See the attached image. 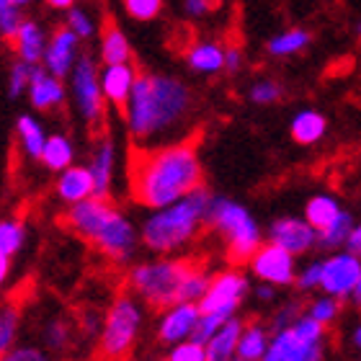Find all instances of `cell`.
I'll use <instances>...</instances> for the list:
<instances>
[{
  "label": "cell",
  "instance_id": "cell-1",
  "mask_svg": "<svg viewBox=\"0 0 361 361\" xmlns=\"http://www.w3.org/2000/svg\"><path fill=\"white\" fill-rule=\"evenodd\" d=\"M204 186V168L194 140L137 147L129 163V196L145 209H160Z\"/></svg>",
  "mask_w": 361,
  "mask_h": 361
},
{
  "label": "cell",
  "instance_id": "cell-2",
  "mask_svg": "<svg viewBox=\"0 0 361 361\" xmlns=\"http://www.w3.org/2000/svg\"><path fill=\"white\" fill-rule=\"evenodd\" d=\"M191 106V88L180 78L140 73L121 116L137 147H155L166 145L168 137L188 119Z\"/></svg>",
  "mask_w": 361,
  "mask_h": 361
},
{
  "label": "cell",
  "instance_id": "cell-3",
  "mask_svg": "<svg viewBox=\"0 0 361 361\" xmlns=\"http://www.w3.org/2000/svg\"><path fill=\"white\" fill-rule=\"evenodd\" d=\"M62 225L80 240L90 243L111 264L119 266L129 264L137 248L142 245L135 222L119 207H114L109 199L101 196H88L83 202L70 204L62 214Z\"/></svg>",
  "mask_w": 361,
  "mask_h": 361
},
{
  "label": "cell",
  "instance_id": "cell-4",
  "mask_svg": "<svg viewBox=\"0 0 361 361\" xmlns=\"http://www.w3.org/2000/svg\"><path fill=\"white\" fill-rule=\"evenodd\" d=\"M212 194L207 188H196L178 202L152 209L140 227L142 245L155 256H176L199 238L207 225Z\"/></svg>",
  "mask_w": 361,
  "mask_h": 361
},
{
  "label": "cell",
  "instance_id": "cell-5",
  "mask_svg": "<svg viewBox=\"0 0 361 361\" xmlns=\"http://www.w3.org/2000/svg\"><path fill=\"white\" fill-rule=\"evenodd\" d=\"M194 261L176 256H160L145 264H137L129 269L127 286L129 292L152 310H166L176 302H180L186 276L194 269Z\"/></svg>",
  "mask_w": 361,
  "mask_h": 361
},
{
  "label": "cell",
  "instance_id": "cell-6",
  "mask_svg": "<svg viewBox=\"0 0 361 361\" xmlns=\"http://www.w3.org/2000/svg\"><path fill=\"white\" fill-rule=\"evenodd\" d=\"M145 325L142 300L132 292L119 294L109 305L98 333L96 361H129Z\"/></svg>",
  "mask_w": 361,
  "mask_h": 361
},
{
  "label": "cell",
  "instance_id": "cell-7",
  "mask_svg": "<svg viewBox=\"0 0 361 361\" xmlns=\"http://www.w3.org/2000/svg\"><path fill=\"white\" fill-rule=\"evenodd\" d=\"M207 227L222 235L227 258L235 266L248 264L253 253L264 245V235H261V227L253 219V214L243 204L233 202L227 196H212Z\"/></svg>",
  "mask_w": 361,
  "mask_h": 361
},
{
  "label": "cell",
  "instance_id": "cell-8",
  "mask_svg": "<svg viewBox=\"0 0 361 361\" xmlns=\"http://www.w3.org/2000/svg\"><path fill=\"white\" fill-rule=\"evenodd\" d=\"M70 96L75 104L78 116L83 119L88 129H98L104 124L106 116V96L101 88V68L98 60L90 52L80 54V60L75 62V68L70 73Z\"/></svg>",
  "mask_w": 361,
  "mask_h": 361
},
{
  "label": "cell",
  "instance_id": "cell-9",
  "mask_svg": "<svg viewBox=\"0 0 361 361\" xmlns=\"http://www.w3.org/2000/svg\"><path fill=\"white\" fill-rule=\"evenodd\" d=\"M250 292V281L240 269H225L212 276V284L202 297V312H230L235 315Z\"/></svg>",
  "mask_w": 361,
  "mask_h": 361
},
{
  "label": "cell",
  "instance_id": "cell-10",
  "mask_svg": "<svg viewBox=\"0 0 361 361\" xmlns=\"http://www.w3.org/2000/svg\"><path fill=\"white\" fill-rule=\"evenodd\" d=\"M361 276V256L354 250H333L323 258V276H320V292L331 294L336 300H351Z\"/></svg>",
  "mask_w": 361,
  "mask_h": 361
},
{
  "label": "cell",
  "instance_id": "cell-11",
  "mask_svg": "<svg viewBox=\"0 0 361 361\" xmlns=\"http://www.w3.org/2000/svg\"><path fill=\"white\" fill-rule=\"evenodd\" d=\"M248 266H250V274H253L258 281H264V284L289 286V284H294V279H297V256L271 240L264 243V245L253 253Z\"/></svg>",
  "mask_w": 361,
  "mask_h": 361
},
{
  "label": "cell",
  "instance_id": "cell-12",
  "mask_svg": "<svg viewBox=\"0 0 361 361\" xmlns=\"http://www.w3.org/2000/svg\"><path fill=\"white\" fill-rule=\"evenodd\" d=\"M202 320L199 302H176L163 310L158 320V341L163 346H176L180 341L194 338L196 325Z\"/></svg>",
  "mask_w": 361,
  "mask_h": 361
},
{
  "label": "cell",
  "instance_id": "cell-13",
  "mask_svg": "<svg viewBox=\"0 0 361 361\" xmlns=\"http://www.w3.org/2000/svg\"><path fill=\"white\" fill-rule=\"evenodd\" d=\"M80 42L83 39L78 37L75 31L70 29L68 23H62L57 29L49 34V42H47V52H44V65L49 73L60 78H70L73 68H75V62L80 60Z\"/></svg>",
  "mask_w": 361,
  "mask_h": 361
},
{
  "label": "cell",
  "instance_id": "cell-14",
  "mask_svg": "<svg viewBox=\"0 0 361 361\" xmlns=\"http://www.w3.org/2000/svg\"><path fill=\"white\" fill-rule=\"evenodd\" d=\"M317 230L305 217H279L269 225V240L294 256H305L317 248Z\"/></svg>",
  "mask_w": 361,
  "mask_h": 361
},
{
  "label": "cell",
  "instance_id": "cell-15",
  "mask_svg": "<svg viewBox=\"0 0 361 361\" xmlns=\"http://www.w3.org/2000/svg\"><path fill=\"white\" fill-rule=\"evenodd\" d=\"M68 90L70 88L65 85V78L49 73L44 65H34L26 98H29L31 109H37V111H54L68 101Z\"/></svg>",
  "mask_w": 361,
  "mask_h": 361
},
{
  "label": "cell",
  "instance_id": "cell-16",
  "mask_svg": "<svg viewBox=\"0 0 361 361\" xmlns=\"http://www.w3.org/2000/svg\"><path fill=\"white\" fill-rule=\"evenodd\" d=\"M271 351L279 361H323L325 341H307L294 333L292 325L279 328L271 336Z\"/></svg>",
  "mask_w": 361,
  "mask_h": 361
},
{
  "label": "cell",
  "instance_id": "cell-17",
  "mask_svg": "<svg viewBox=\"0 0 361 361\" xmlns=\"http://www.w3.org/2000/svg\"><path fill=\"white\" fill-rule=\"evenodd\" d=\"M137 68L132 62H116V65H104L101 68V88H104L106 104L124 111L132 96V88L137 83Z\"/></svg>",
  "mask_w": 361,
  "mask_h": 361
},
{
  "label": "cell",
  "instance_id": "cell-18",
  "mask_svg": "<svg viewBox=\"0 0 361 361\" xmlns=\"http://www.w3.org/2000/svg\"><path fill=\"white\" fill-rule=\"evenodd\" d=\"M88 168L96 183V196L109 199L114 186V171H116V142L111 135H101L90 150Z\"/></svg>",
  "mask_w": 361,
  "mask_h": 361
},
{
  "label": "cell",
  "instance_id": "cell-19",
  "mask_svg": "<svg viewBox=\"0 0 361 361\" xmlns=\"http://www.w3.org/2000/svg\"><path fill=\"white\" fill-rule=\"evenodd\" d=\"M54 196H57L65 207L83 202V199H88V196H96V183H93L90 168L88 166H70V168H65L62 173H57V180H54Z\"/></svg>",
  "mask_w": 361,
  "mask_h": 361
},
{
  "label": "cell",
  "instance_id": "cell-20",
  "mask_svg": "<svg viewBox=\"0 0 361 361\" xmlns=\"http://www.w3.org/2000/svg\"><path fill=\"white\" fill-rule=\"evenodd\" d=\"M47 42H49V34L44 31V26L34 18H26L21 23V29L16 31V37L11 39V47L16 52V60L29 62V65H42Z\"/></svg>",
  "mask_w": 361,
  "mask_h": 361
},
{
  "label": "cell",
  "instance_id": "cell-21",
  "mask_svg": "<svg viewBox=\"0 0 361 361\" xmlns=\"http://www.w3.org/2000/svg\"><path fill=\"white\" fill-rule=\"evenodd\" d=\"M243 320L238 315L230 317L204 346H207V361H235L238 359V341L243 333Z\"/></svg>",
  "mask_w": 361,
  "mask_h": 361
},
{
  "label": "cell",
  "instance_id": "cell-22",
  "mask_svg": "<svg viewBox=\"0 0 361 361\" xmlns=\"http://www.w3.org/2000/svg\"><path fill=\"white\" fill-rule=\"evenodd\" d=\"M98 60L101 65H116V62H132V44L127 34L114 21L101 26V44H98Z\"/></svg>",
  "mask_w": 361,
  "mask_h": 361
},
{
  "label": "cell",
  "instance_id": "cell-23",
  "mask_svg": "<svg viewBox=\"0 0 361 361\" xmlns=\"http://www.w3.org/2000/svg\"><path fill=\"white\" fill-rule=\"evenodd\" d=\"M39 163H42L49 173H62L65 168L75 166V142H73L68 135H62V132L49 135Z\"/></svg>",
  "mask_w": 361,
  "mask_h": 361
},
{
  "label": "cell",
  "instance_id": "cell-24",
  "mask_svg": "<svg viewBox=\"0 0 361 361\" xmlns=\"http://www.w3.org/2000/svg\"><path fill=\"white\" fill-rule=\"evenodd\" d=\"M186 65L199 75H214L225 70V49L217 42H196L188 47Z\"/></svg>",
  "mask_w": 361,
  "mask_h": 361
},
{
  "label": "cell",
  "instance_id": "cell-25",
  "mask_svg": "<svg viewBox=\"0 0 361 361\" xmlns=\"http://www.w3.org/2000/svg\"><path fill=\"white\" fill-rule=\"evenodd\" d=\"M16 137H18V145H21L23 155L39 163L47 137H49L44 132V124H42L34 114H21V116L16 119Z\"/></svg>",
  "mask_w": 361,
  "mask_h": 361
},
{
  "label": "cell",
  "instance_id": "cell-26",
  "mask_svg": "<svg viewBox=\"0 0 361 361\" xmlns=\"http://www.w3.org/2000/svg\"><path fill=\"white\" fill-rule=\"evenodd\" d=\"M271 348V333L261 323L243 325L240 341H238V359L243 361H261Z\"/></svg>",
  "mask_w": 361,
  "mask_h": 361
},
{
  "label": "cell",
  "instance_id": "cell-27",
  "mask_svg": "<svg viewBox=\"0 0 361 361\" xmlns=\"http://www.w3.org/2000/svg\"><path fill=\"white\" fill-rule=\"evenodd\" d=\"M325 129H328V121L320 111L315 109H305L292 119V140L300 145H315L325 137Z\"/></svg>",
  "mask_w": 361,
  "mask_h": 361
},
{
  "label": "cell",
  "instance_id": "cell-28",
  "mask_svg": "<svg viewBox=\"0 0 361 361\" xmlns=\"http://www.w3.org/2000/svg\"><path fill=\"white\" fill-rule=\"evenodd\" d=\"M341 212L343 209H341V204L336 202L333 196L317 194V196H312L307 202V207H305V219L320 233V230H325V227L333 225V222L341 217Z\"/></svg>",
  "mask_w": 361,
  "mask_h": 361
},
{
  "label": "cell",
  "instance_id": "cell-29",
  "mask_svg": "<svg viewBox=\"0 0 361 361\" xmlns=\"http://www.w3.org/2000/svg\"><path fill=\"white\" fill-rule=\"evenodd\" d=\"M18 331H21V307L16 302H3L0 305V356L16 348Z\"/></svg>",
  "mask_w": 361,
  "mask_h": 361
},
{
  "label": "cell",
  "instance_id": "cell-30",
  "mask_svg": "<svg viewBox=\"0 0 361 361\" xmlns=\"http://www.w3.org/2000/svg\"><path fill=\"white\" fill-rule=\"evenodd\" d=\"M354 217L348 214V212H341V217L333 222V225H328L325 230H320V235H317V245L325 250H341L346 248L348 238H351V233H354Z\"/></svg>",
  "mask_w": 361,
  "mask_h": 361
},
{
  "label": "cell",
  "instance_id": "cell-31",
  "mask_svg": "<svg viewBox=\"0 0 361 361\" xmlns=\"http://www.w3.org/2000/svg\"><path fill=\"white\" fill-rule=\"evenodd\" d=\"M23 243H26V225L21 219H0V253L13 258L23 248Z\"/></svg>",
  "mask_w": 361,
  "mask_h": 361
},
{
  "label": "cell",
  "instance_id": "cell-32",
  "mask_svg": "<svg viewBox=\"0 0 361 361\" xmlns=\"http://www.w3.org/2000/svg\"><path fill=\"white\" fill-rule=\"evenodd\" d=\"M310 31L305 29H289L284 34H279L269 42V52L276 54V57H289V54L302 52L305 47L310 44Z\"/></svg>",
  "mask_w": 361,
  "mask_h": 361
},
{
  "label": "cell",
  "instance_id": "cell-33",
  "mask_svg": "<svg viewBox=\"0 0 361 361\" xmlns=\"http://www.w3.org/2000/svg\"><path fill=\"white\" fill-rule=\"evenodd\" d=\"M23 21H26V16H23L21 6H16L13 0H0V39L3 42H11Z\"/></svg>",
  "mask_w": 361,
  "mask_h": 361
},
{
  "label": "cell",
  "instance_id": "cell-34",
  "mask_svg": "<svg viewBox=\"0 0 361 361\" xmlns=\"http://www.w3.org/2000/svg\"><path fill=\"white\" fill-rule=\"evenodd\" d=\"M65 23H68L70 29L75 31L83 42L90 37H96V31H98L96 18H93L88 8H83V6H73L70 11H65Z\"/></svg>",
  "mask_w": 361,
  "mask_h": 361
},
{
  "label": "cell",
  "instance_id": "cell-35",
  "mask_svg": "<svg viewBox=\"0 0 361 361\" xmlns=\"http://www.w3.org/2000/svg\"><path fill=\"white\" fill-rule=\"evenodd\" d=\"M305 312H307L310 317H315L317 323L333 325L341 315V300H336L331 294H323V297H315V300L310 302Z\"/></svg>",
  "mask_w": 361,
  "mask_h": 361
},
{
  "label": "cell",
  "instance_id": "cell-36",
  "mask_svg": "<svg viewBox=\"0 0 361 361\" xmlns=\"http://www.w3.org/2000/svg\"><path fill=\"white\" fill-rule=\"evenodd\" d=\"M70 341H73V325L68 320H62V317H54L49 323L44 325V343L47 348H52V351H65L70 346Z\"/></svg>",
  "mask_w": 361,
  "mask_h": 361
},
{
  "label": "cell",
  "instance_id": "cell-37",
  "mask_svg": "<svg viewBox=\"0 0 361 361\" xmlns=\"http://www.w3.org/2000/svg\"><path fill=\"white\" fill-rule=\"evenodd\" d=\"M31 73H34V65L16 60L11 65V70H8V96L11 98L26 96V90H29L31 83Z\"/></svg>",
  "mask_w": 361,
  "mask_h": 361
},
{
  "label": "cell",
  "instance_id": "cell-38",
  "mask_svg": "<svg viewBox=\"0 0 361 361\" xmlns=\"http://www.w3.org/2000/svg\"><path fill=\"white\" fill-rule=\"evenodd\" d=\"M124 6V13L135 21H155L160 13H163V6L166 0H121Z\"/></svg>",
  "mask_w": 361,
  "mask_h": 361
},
{
  "label": "cell",
  "instance_id": "cell-39",
  "mask_svg": "<svg viewBox=\"0 0 361 361\" xmlns=\"http://www.w3.org/2000/svg\"><path fill=\"white\" fill-rule=\"evenodd\" d=\"M166 359L168 361H207V346L199 343L196 338L180 341V343L171 346Z\"/></svg>",
  "mask_w": 361,
  "mask_h": 361
},
{
  "label": "cell",
  "instance_id": "cell-40",
  "mask_svg": "<svg viewBox=\"0 0 361 361\" xmlns=\"http://www.w3.org/2000/svg\"><path fill=\"white\" fill-rule=\"evenodd\" d=\"M248 98L258 106H269L281 98V85L276 80H258V83L250 85Z\"/></svg>",
  "mask_w": 361,
  "mask_h": 361
},
{
  "label": "cell",
  "instance_id": "cell-41",
  "mask_svg": "<svg viewBox=\"0 0 361 361\" xmlns=\"http://www.w3.org/2000/svg\"><path fill=\"white\" fill-rule=\"evenodd\" d=\"M320 276H323V261H312L302 271H297V289L302 292H312V289H320Z\"/></svg>",
  "mask_w": 361,
  "mask_h": 361
},
{
  "label": "cell",
  "instance_id": "cell-42",
  "mask_svg": "<svg viewBox=\"0 0 361 361\" xmlns=\"http://www.w3.org/2000/svg\"><path fill=\"white\" fill-rule=\"evenodd\" d=\"M0 361H49V356L37 346H16L6 356H0Z\"/></svg>",
  "mask_w": 361,
  "mask_h": 361
},
{
  "label": "cell",
  "instance_id": "cell-43",
  "mask_svg": "<svg viewBox=\"0 0 361 361\" xmlns=\"http://www.w3.org/2000/svg\"><path fill=\"white\" fill-rule=\"evenodd\" d=\"M300 315H302L300 302H286V305H281V307L276 310V315H274V331L292 325Z\"/></svg>",
  "mask_w": 361,
  "mask_h": 361
},
{
  "label": "cell",
  "instance_id": "cell-44",
  "mask_svg": "<svg viewBox=\"0 0 361 361\" xmlns=\"http://www.w3.org/2000/svg\"><path fill=\"white\" fill-rule=\"evenodd\" d=\"M217 8V0H183V11L191 18H202Z\"/></svg>",
  "mask_w": 361,
  "mask_h": 361
},
{
  "label": "cell",
  "instance_id": "cell-45",
  "mask_svg": "<svg viewBox=\"0 0 361 361\" xmlns=\"http://www.w3.org/2000/svg\"><path fill=\"white\" fill-rule=\"evenodd\" d=\"M240 68H243L240 47H227V49H225V70H227V73H238Z\"/></svg>",
  "mask_w": 361,
  "mask_h": 361
},
{
  "label": "cell",
  "instance_id": "cell-46",
  "mask_svg": "<svg viewBox=\"0 0 361 361\" xmlns=\"http://www.w3.org/2000/svg\"><path fill=\"white\" fill-rule=\"evenodd\" d=\"M256 300L258 302H274V300H276V286H274V284H261L256 289Z\"/></svg>",
  "mask_w": 361,
  "mask_h": 361
},
{
  "label": "cell",
  "instance_id": "cell-47",
  "mask_svg": "<svg viewBox=\"0 0 361 361\" xmlns=\"http://www.w3.org/2000/svg\"><path fill=\"white\" fill-rule=\"evenodd\" d=\"M346 248L354 250V253H359V256H361V225L354 227V233H351V238H348Z\"/></svg>",
  "mask_w": 361,
  "mask_h": 361
},
{
  "label": "cell",
  "instance_id": "cell-48",
  "mask_svg": "<svg viewBox=\"0 0 361 361\" xmlns=\"http://www.w3.org/2000/svg\"><path fill=\"white\" fill-rule=\"evenodd\" d=\"M8 276H11V256H3V253H0V286L6 284Z\"/></svg>",
  "mask_w": 361,
  "mask_h": 361
},
{
  "label": "cell",
  "instance_id": "cell-49",
  "mask_svg": "<svg viewBox=\"0 0 361 361\" xmlns=\"http://www.w3.org/2000/svg\"><path fill=\"white\" fill-rule=\"evenodd\" d=\"M52 11H70L73 6H78V0H44Z\"/></svg>",
  "mask_w": 361,
  "mask_h": 361
},
{
  "label": "cell",
  "instance_id": "cell-50",
  "mask_svg": "<svg viewBox=\"0 0 361 361\" xmlns=\"http://www.w3.org/2000/svg\"><path fill=\"white\" fill-rule=\"evenodd\" d=\"M351 302H354L356 310H361V276H359V284H356L354 294H351Z\"/></svg>",
  "mask_w": 361,
  "mask_h": 361
},
{
  "label": "cell",
  "instance_id": "cell-51",
  "mask_svg": "<svg viewBox=\"0 0 361 361\" xmlns=\"http://www.w3.org/2000/svg\"><path fill=\"white\" fill-rule=\"evenodd\" d=\"M354 346L361 351V323L356 325V331H354Z\"/></svg>",
  "mask_w": 361,
  "mask_h": 361
},
{
  "label": "cell",
  "instance_id": "cell-52",
  "mask_svg": "<svg viewBox=\"0 0 361 361\" xmlns=\"http://www.w3.org/2000/svg\"><path fill=\"white\" fill-rule=\"evenodd\" d=\"M261 361H279V356L274 354V351H271V348H269V354H266V356H264V359H261Z\"/></svg>",
  "mask_w": 361,
  "mask_h": 361
},
{
  "label": "cell",
  "instance_id": "cell-53",
  "mask_svg": "<svg viewBox=\"0 0 361 361\" xmlns=\"http://www.w3.org/2000/svg\"><path fill=\"white\" fill-rule=\"evenodd\" d=\"M16 6H21V8H26V6H31V3H34V0H13Z\"/></svg>",
  "mask_w": 361,
  "mask_h": 361
},
{
  "label": "cell",
  "instance_id": "cell-54",
  "mask_svg": "<svg viewBox=\"0 0 361 361\" xmlns=\"http://www.w3.org/2000/svg\"><path fill=\"white\" fill-rule=\"evenodd\" d=\"M356 34H359V37H361V23H359V26H356Z\"/></svg>",
  "mask_w": 361,
  "mask_h": 361
},
{
  "label": "cell",
  "instance_id": "cell-55",
  "mask_svg": "<svg viewBox=\"0 0 361 361\" xmlns=\"http://www.w3.org/2000/svg\"><path fill=\"white\" fill-rule=\"evenodd\" d=\"M235 361H243V359H235Z\"/></svg>",
  "mask_w": 361,
  "mask_h": 361
},
{
  "label": "cell",
  "instance_id": "cell-56",
  "mask_svg": "<svg viewBox=\"0 0 361 361\" xmlns=\"http://www.w3.org/2000/svg\"><path fill=\"white\" fill-rule=\"evenodd\" d=\"M166 361H168V359H166Z\"/></svg>",
  "mask_w": 361,
  "mask_h": 361
}]
</instances>
